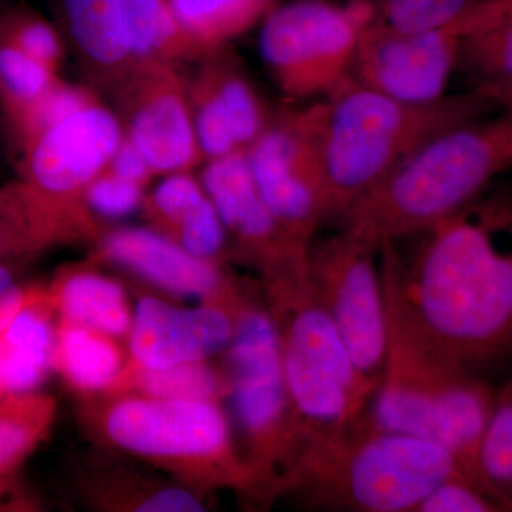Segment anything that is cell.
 I'll return each mask as SVG.
<instances>
[{"label":"cell","mask_w":512,"mask_h":512,"mask_svg":"<svg viewBox=\"0 0 512 512\" xmlns=\"http://www.w3.org/2000/svg\"><path fill=\"white\" fill-rule=\"evenodd\" d=\"M101 234L99 218L84 202L49 197L20 177L0 185V262L94 245Z\"/></svg>","instance_id":"d6986e66"},{"label":"cell","mask_w":512,"mask_h":512,"mask_svg":"<svg viewBox=\"0 0 512 512\" xmlns=\"http://www.w3.org/2000/svg\"><path fill=\"white\" fill-rule=\"evenodd\" d=\"M241 308L200 302L178 306L140 296L127 336L128 360L148 369L211 362L228 349Z\"/></svg>","instance_id":"e0dca14e"},{"label":"cell","mask_w":512,"mask_h":512,"mask_svg":"<svg viewBox=\"0 0 512 512\" xmlns=\"http://www.w3.org/2000/svg\"><path fill=\"white\" fill-rule=\"evenodd\" d=\"M463 39L453 23L402 32L376 15L359 37L350 77L403 103H436L448 96Z\"/></svg>","instance_id":"4fadbf2b"},{"label":"cell","mask_w":512,"mask_h":512,"mask_svg":"<svg viewBox=\"0 0 512 512\" xmlns=\"http://www.w3.org/2000/svg\"><path fill=\"white\" fill-rule=\"evenodd\" d=\"M204 164L201 183L227 231L231 256L261 279L305 261L309 248L296 244L266 207L245 151Z\"/></svg>","instance_id":"2e32d148"},{"label":"cell","mask_w":512,"mask_h":512,"mask_svg":"<svg viewBox=\"0 0 512 512\" xmlns=\"http://www.w3.org/2000/svg\"><path fill=\"white\" fill-rule=\"evenodd\" d=\"M261 284L278 329L286 390L305 453L359 424L373 392L357 375L306 261Z\"/></svg>","instance_id":"5b68a950"},{"label":"cell","mask_w":512,"mask_h":512,"mask_svg":"<svg viewBox=\"0 0 512 512\" xmlns=\"http://www.w3.org/2000/svg\"><path fill=\"white\" fill-rule=\"evenodd\" d=\"M458 476L470 478L448 448L362 419L336 439L309 447L288 491L328 510L416 512L437 485Z\"/></svg>","instance_id":"8992f818"},{"label":"cell","mask_w":512,"mask_h":512,"mask_svg":"<svg viewBox=\"0 0 512 512\" xmlns=\"http://www.w3.org/2000/svg\"><path fill=\"white\" fill-rule=\"evenodd\" d=\"M503 507L487 491L464 476L437 485L416 512H493Z\"/></svg>","instance_id":"8d00e7d4"},{"label":"cell","mask_w":512,"mask_h":512,"mask_svg":"<svg viewBox=\"0 0 512 512\" xmlns=\"http://www.w3.org/2000/svg\"><path fill=\"white\" fill-rule=\"evenodd\" d=\"M387 323L383 376L363 420L376 429L436 441L480 485L477 451L493 410L495 390L484 377L434 355L389 315Z\"/></svg>","instance_id":"52a82bcc"},{"label":"cell","mask_w":512,"mask_h":512,"mask_svg":"<svg viewBox=\"0 0 512 512\" xmlns=\"http://www.w3.org/2000/svg\"><path fill=\"white\" fill-rule=\"evenodd\" d=\"M495 110L477 92L409 104L352 77L313 103L320 170L332 217L342 218L424 141Z\"/></svg>","instance_id":"3957f363"},{"label":"cell","mask_w":512,"mask_h":512,"mask_svg":"<svg viewBox=\"0 0 512 512\" xmlns=\"http://www.w3.org/2000/svg\"><path fill=\"white\" fill-rule=\"evenodd\" d=\"M47 298V285L20 284L8 262H0V330L20 312Z\"/></svg>","instance_id":"74e56055"},{"label":"cell","mask_w":512,"mask_h":512,"mask_svg":"<svg viewBox=\"0 0 512 512\" xmlns=\"http://www.w3.org/2000/svg\"><path fill=\"white\" fill-rule=\"evenodd\" d=\"M90 259L119 266L160 291L195 302L238 309L249 296L225 264L192 255L150 227L104 231Z\"/></svg>","instance_id":"9a60e30c"},{"label":"cell","mask_w":512,"mask_h":512,"mask_svg":"<svg viewBox=\"0 0 512 512\" xmlns=\"http://www.w3.org/2000/svg\"><path fill=\"white\" fill-rule=\"evenodd\" d=\"M76 485L87 505L109 512L208 511L205 495L174 480L138 470L113 454H89L76 463Z\"/></svg>","instance_id":"ffe728a7"},{"label":"cell","mask_w":512,"mask_h":512,"mask_svg":"<svg viewBox=\"0 0 512 512\" xmlns=\"http://www.w3.org/2000/svg\"><path fill=\"white\" fill-rule=\"evenodd\" d=\"M96 266L92 259L86 264L64 266L47 285L57 319L127 339L133 308L126 289Z\"/></svg>","instance_id":"603a6c76"},{"label":"cell","mask_w":512,"mask_h":512,"mask_svg":"<svg viewBox=\"0 0 512 512\" xmlns=\"http://www.w3.org/2000/svg\"><path fill=\"white\" fill-rule=\"evenodd\" d=\"M56 316L49 292L0 330V397L40 390L53 372Z\"/></svg>","instance_id":"cb8c5ba5"},{"label":"cell","mask_w":512,"mask_h":512,"mask_svg":"<svg viewBox=\"0 0 512 512\" xmlns=\"http://www.w3.org/2000/svg\"><path fill=\"white\" fill-rule=\"evenodd\" d=\"M376 15L370 0H293L269 10L259 52L282 94L293 101L328 96L350 77L359 37Z\"/></svg>","instance_id":"9c48e42d"},{"label":"cell","mask_w":512,"mask_h":512,"mask_svg":"<svg viewBox=\"0 0 512 512\" xmlns=\"http://www.w3.org/2000/svg\"><path fill=\"white\" fill-rule=\"evenodd\" d=\"M245 154L275 220L296 244L311 247L322 222L332 217L316 148L313 104L274 114Z\"/></svg>","instance_id":"8fae6325"},{"label":"cell","mask_w":512,"mask_h":512,"mask_svg":"<svg viewBox=\"0 0 512 512\" xmlns=\"http://www.w3.org/2000/svg\"><path fill=\"white\" fill-rule=\"evenodd\" d=\"M22 467H10L0 470V507H6V510H13L12 507H18L19 511L25 510L22 507H28L32 510L33 503L26 500L25 497H19L15 493L16 481Z\"/></svg>","instance_id":"60d3db41"},{"label":"cell","mask_w":512,"mask_h":512,"mask_svg":"<svg viewBox=\"0 0 512 512\" xmlns=\"http://www.w3.org/2000/svg\"><path fill=\"white\" fill-rule=\"evenodd\" d=\"M63 10L80 59L111 89L134 63L127 0H63Z\"/></svg>","instance_id":"7402d4cb"},{"label":"cell","mask_w":512,"mask_h":512,"mask_svg":"<svg viewBox=\"0 0 512 512\" xmlns=\"http://www.w3.org/2000/svg\"><path fill=\"white\" fill-rule=\"evenodd\" d=\"M512 168V113L447 128L394 165L343 215V228L376 245L424 234L483 197Z\"/></svg>","instance_id":"7a4b0ae2"},{"label":"cell","mask_w":512,"mask_h":512,"mask_svg":"<svg viewBox=\"0 0 512 512\" xmlns=\"http://www.w3.org/2000/svg\"><path fill=\"white\" fill-rule=\"evenodd\" d=\"M96 96L92 90L63 82L62 79L39 97L8 130L18 156L47 130L79 110Z\"/></svg>","instance_id":"1f68e13d"},{"label":"cell","mask_w":512,"mask_h":512,"mask_svg":"<svg viewBox=\"0 0 512 512\" xmlns=\"http://www.w3.org/2000/svg\"><path fill=\"white\" fill-rule=\"evenodd\" d=\"M474 0H380L377 16L402 32H423L451 25Z\"/></svg>","instance_id":"e575fe53"},{"label":"cell","mask_w":512,"mask_h":512,"mask_svg":"<svg viewBox=\"0 0 512 512\" xmlns=\"http://www.w3.org/2000/svg\"><path fill=\"white\" fill-rule=\"evenodd\" d=\"M181 25L207 53L225 49L258 25L271 0H168Z\"/></svg>","instance_id":"83f0119b"},{"label":"cell","mask_w":512,"mask_h":512,"mask_svg":"<svg viewBox=\"0 0 512 512\" xmlns=\"http://www.w3.org/2000/svg\"><path fill=\"white\" fill-rule=\"evenodd\" d=\"M59 80L55 70L0 37V116L6 128Z\"/></svg>","instance_id":"4dcf8cb0"},{"label":"cell","mask_w":512,"mask_h":512,"mask_svg":"<svg viewBox=\"0 0 512 512\" xmlns=\"http://www.w3.org/2000/svg\"><path fill=\"white\" fill-rule=\"evenodd\" d=\"M119 394L224 403L229 396V380L225 367L215 366L212 360L163 369H148L127 360L116 382L101 396Z\"/></svg>","instance_id":"484cf974"},{"label":"cell","mask_w":512,"mask_h":512,"mask_svg":"<svg viewBox=\"0 0 512 512\" xmlns=\"http://www.w3.org/2000/svg\"><path fill=\"white\" fill-rule=\"evenodd\" d=\"M474 92L483 96L495 110L512 113V79L474 87Z\"/></svg>","instance_id":"b9f144b4"},{"label":"cell","mask_w":512,"mask_h":512,"mask_svg":"<svg viewBox=\"0 0 512 512\" xmlns=\"http://www.w3.org/2000/svg\"><path fill=\"white\" fill-rule=\"evenodd\" d=\"M412 259L380 245L387 315L450 365L512 360V198H478L429 229Z\"/></svg>","instance_id":"6da1fadb"},{"label":"cell","mask_w":512,"mask_h":512,"mask_svg":"<svg viewBox=\"0 0 512 512\" xmlns=\"http://www.w3.org/2000/svg\"><path fill=\"white\" fill-rule=\"evenodd\" d=\"M306 264L357 375L375 394L382 380L389 343L379 245L342 228L333 237L313 239Z\"/></svg>","instance_id":"30bf717a"},{"label":"cell","mask_w":512,"mask_h":512,"mask_svg":"<svg viewBox=\"0 0 512 512\" xmlns=\"http://www.w3.org/2000/svg\"><path fill=\"white\" fill-rule=\"evenodd\" d=\"M83 400L84 419L107 450L163 471L205 497L212 491L232 490L264 498L224 403L143 394Z\"/></svg>","instance_id":"277c9868"},{"label":"cell","mask_w":512,"mask_h":512,"mask_svg":"<svg viewBox=\"0 0 512 512\" xmlns=\"http://www.w3.org/2000/svg\"><path fill=\"white\" fill-rule=\"evenodd\" d=\"M56 410L42 390L0 397V470L23 466L52 431Z\"/></svg>","instance_id":"f1b7e54d"},{"label":"cell","mask_w":512,"mask_h":512,"mask_svg":"<svg viewBox=\"0 0 512 512\" xmlns=\"http://www.w3.org/2000/svg\"><path fill=\"white\" fill-rule=\"evenodd\" d=\"M127 360L119 339L57 319L53 372L83 399L106 393Z\"/></svg>","instance_id":"d4e9b609"},{"label":"cell","mask_w":512,"mask_h":512,"mask_svg":"<svg viewBox=\"0 0 512 512\" xmlns=\"http://www.w3.org/2000/svg\"><path fill=\"white\" fill-rule=\"evenodd\" d=\"M460 62L476 87L512 79V22L464 37Z\"/></svg>","instance_id":"d6a6232c"},{"label":"cell","mask_w":512,"mask_h":512,"mask_svg":"<svg viewBox=\"0 0 512 512\" xmlns=\"http://www.w3.org/2000/svg\"><path fill=\"white\" fill-rule=\"evenodd\" d=\"M188 93L205 163L247 151L272 119L247 74L224 49L202 57L188 79Z\"/></svg>","instance_id":"ac0fdd59"},{"label":"cell","mask_w":512,"mask_h":512,"mask_svg":"<svg viewBox=\"0 0 512 512\" xmlns=\"http://www.w3.org/2000/svg\"><path fill=\"white\" fill-rule=\"evenodd\" d=\"M123 137L116 111L94 96L19 154V177L49 197L84 202Z\"/></svg>","instance_id":"5bb4252c"},{"label":"cell","mask_w":512,"mask_h":512,"mask_svg":"<svg viewBox=\"0 0 512 512\" xmlns=\"http://www.w3.org/2000/svg\"><path fill=\"white\" fill-rule=\"evenodd\" d=\"M512 22V0H474L460 18L454 20L463 37L477 35Z\"/></svg>","instance_id":"f35d334b"},{"label":"cell","mask_w":512,"mask_h":512,"mask_svg":"<svg viewBox=\"0 0 512 512\" xmlns=\"http://www.w3.org/2000/svg\"><path fill=\"white\" fill-rule=\"evenodd\" d=\"M110 90L124 134L156 175L187 173L205 163L180 66L134 62Z\"/></svg>","instance_id":"7c38bea8"},{"label":"cell","mask_w":512,"mask_h":512,"mask_svg":"<svg viewBox=\"0 0 512 512\" xmlns=\"http://www.w3.org/2000/svg\"><path fill=\"white\" fill-rule=\"evenodd\" d=\"M476 471L481 487L504 511H512V380L495 392L478 446Z\"/></svg>","instance_id":"f546056e"},{"label":"cell","mask_w":512,"mask_h":512,"mask_svg":"<svg viewBox=\"0 0 512 512\" xmlns=\"http://www.w3.org/2000/svg\"><path fill=\"white\" fill-rule=\"evenodd\" d=\"M147 188L104 170L83 194L84 204L97 218H124L141 210Z\"/></svg>","instance_id":"d590c367"},{"label":"cell","mask_w":512,"mask_h":512,"mask_svg":"<svg viewBox=\"0 0 512 512\" xmlns=\"http://www.w3.org/2000/svg\"><path fill=\"white\" fill-rule=\"evenodd\" d=\"M148 227L170 238L185 251L225 264L231 256L227 231L201 178L191 171L164 175L146 194L143 207Z\"/></svg>","instance_id":"44dd1931"},{"label":"cell","mask_w":512,"mask_h":512,"mask_svg":"<svg viewBox=\"0 0 512 512\" xmlns=\"http://www.w3.org/2000/svg\"><path fill=\"white\" fill-rule=\"evenodd\" d=\"M0 37L49 69L60 72L64 49L59 33L42 16L26 9L0 16Z\"/></svg>","instance_id":"836d02e7"},{"label":"cell","mask_w":512,"mask_h":512,"mask_svg":"<svg viewBox=\"0 0 512 512\" xmlns=\"http://www.w3.org/2000/svg\"><path fill=\"white\" fill-rule=\"evenodd\" d=\"M134 62L180 66L210 55L181 25L168 0H127Z\"/></svg>","instance_id":"4316f807"},{"label":"cell","mask_w":512,"mask_h":512,"mask_svg":"<svg viewBox=\"0 0 512 512\" xmlns=\"http://www.w3.org/2000/svg\"><path fill=\"white\" fill-rule=\"evenodd\" d=\"M222 356L239 448L261 485L262 497L286 493L303 443L286 390L278 329L265 302L251 296L245 301Z\"/></svg>","instance_id":"ba28073f"},{"label":"cell","mask_w":512,"mask_h":512,"mask_svg":"<svg viewBox=\"0 0 512 512\" xmlns=\"http://www.w3.org/2000/svg\"><path fill=\"white\" fill-rule=\"evenodd\" d=\"M106 171L146 188L151 180L157 177L146 156L138 150L136 144L126 134H124L120 146L114 151Z\"/></svg>","instance_id":"ab89813d"}]
</instances>
